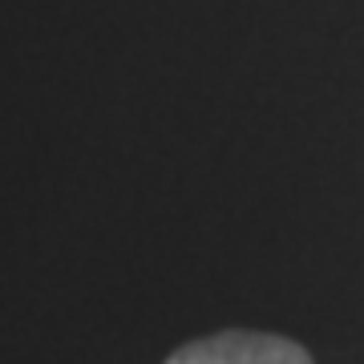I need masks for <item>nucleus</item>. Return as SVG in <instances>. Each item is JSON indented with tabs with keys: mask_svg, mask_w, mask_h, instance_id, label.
Segmentation results:
<instances>
[{
	"mask_svg": "<svg viewBox=\"0 0 364 364\" xmlns=\"http://www.w3.org/2000/svg\"><path fill=\"white\" fill-rule=\"evenodd\" d=\"M166 364H312V356L284 336L223 332V336L195 340V344L178 348Z\"/></svg>",
	"mask_w": 364,
	"mask_h": 364,
	"instance_id": "1",
	"label": "nucleus"
}]
</instances>
